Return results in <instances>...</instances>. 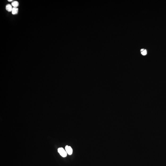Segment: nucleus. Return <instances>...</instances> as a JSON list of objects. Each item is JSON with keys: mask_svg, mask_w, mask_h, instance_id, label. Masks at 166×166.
Listing matches in <instances>:
<instances>
[{"mask_svg": "<svg viewBox=\"0 0 166 166\" xmlns=\"http://www.w3.org/2000/svg\"><path fill=\"white\" fill-rule=\"evenodd\" d=\"M65 149H66V152L69 155H72L73 153V149L71 146L67 145L65 147Z\"/></svg>", "mask_w": 166, "mask_h": 166, "instance_id": "nucleus-2", "label": "nucleus"}, {"mask_svg": "<svg viewBox=\"0 0 166 166\" xmlns=\"http://www.w3.org/2000/svg\"><path fill=\"white\" fill-rule=\"evenodd\" d=\"M13 1V0H8V1L9 2H11L12 1Z\"/></svg>", "mask_w": 166, "mask_h": 166, "instance_id": "nucleus-7", "label": "nucleus"}, {"mask_svg": "<svg viewBox=\"0 0 166 166\" xmlns=\"http://www.w3.org/2000/svg\"><path fill=\"white\" fill-rule=\"evenodd\" d=\"M144 50V49H141V50H140V51H141V52L143 51Z\"/></svg>", "mask_w": 166, "mask_h": 166, "instance_id": "nucleus-8", "label": "nucleus"}, {"mask_svg": "<svg viewBox=\"0 0 166 166\" xmlns=\"http://www.w3.org/2000/svg\"><path fill=\"white\" fill-rule=\"evenodd\" d=\"M18 11H19V10H18V8H13L12 11V14L13 15H16V14H18Z\"/></svg>", "mask_w": 166, "mask_h": 166, "instance_id": "nucleus-4", "label": "nucleus"}, {"mask_svg": "<svg viewBox=\"0 0 166 166\" xmlns=\"http://www.w3.org/2000/svg\"><path fill=\"white\" fill-rule=\"evenodd\" d=\"M58 152L60 155L63 157H66L67 156V153L63 148H60L58 149Z\"/></svg>", "mask_w": 166, "mask_h": 166, "instance_id": "nucleus-1", "label": "nucleus"}, {"mask_svg": "<svg viewBox=\"0 0 166 166\" xmlns=\"http://www.w3.org/2000/svg\"><path fill=\"white\" fill-rule=\"evenodd\" d=\"M147 51L146 50H144L143 51L141 52V54L143 55H146L147 54Z\"/></svg>", "mask_w": 166, "mask_h": 166, "instance_id": "nucleus-6", "label": "nucleus"}, {"mask_svg": "<svg viewBox=\"0 0 166 166\" xmlns=\"http://www.w3.org/2000/svg\"><path fill=\"white\" fill-rule=\"evenodd\" d=\"M12 5L14 8H17L19 6V3L17 1H14L12 3Z\"/></svg>", "mask_w": 166, "mask_h": 166, "instance_id": "nucleus-5", "label": "nucleus"}, {"mask_svg": "<svg viewBox=\"0 0 166 166\" xmlns=\"http://www.w3.org/2000/svg\"><path fill=\"white\" fill-rule=\"evenodd\" d=\"M6 9L8 12H12L13 8V7H12V5L10 4H7L6 5Z\"/></svg>", "mask_w": 166, "mask_h": 166, "instance_id": "nucleus-3", "label": "nucleus"}]
</instances>
